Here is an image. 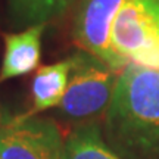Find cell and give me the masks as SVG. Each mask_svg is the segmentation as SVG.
Wrapping results in <instances>:
<instances>
[{
  "mask_svg": "<svg viewBox=\"0 0 159 159\" xmlns=\"http://www.w3.org/2000/svg\"><path fill=\"white\" fill-rule=\"evenodd\" d=\"M103 136L122 159H159V71L130 63L119 72Z\"/></svg>",
  "mask_w": 159,
  "mask_h": 159,
  "instance_id": "cell-1",
  "label": "cell"
},
{
  "mask_svg": "<svg viewBox=\"0 0 159 159\" xmlns=\"http://www.w3.org/2000/svg\"><path fill=\"white\" fill-rule=\"evenodd\" d=\"M111 46L125 65L159 71V0H124Z\"/></svg>",
  "mask_w": 159,
  "mask_h": 159,
  "instance_id": "cell-2",
  "label": "cell"
},
{
  "mask_svg": "<svg viewBox=\"0 0 159 159\" xmlns=\"http://www.w3.org/2000/svg\"><path fill=\"white\" fill-rule=\"evenodd\" d=\"M71 59L69 83L57 109L65 118L80 124L89 122V119L108 111L119 72L83 50L72 55Z\"/></svg>",
  "mask_w": 159,
  "mask_h": 159,
  "instance_id": "cell-3",
  "label": "cell"
},
{
  "mask_svg": "<svg viewBox=\"0 0 159 159\" xmlns=\"http://www.w3.org/2000/svg\"><path fill=\"white\" fill-rule=\"evenodd\" d=\"M65 139L49 118L22 115L0 128V159H63Z\"/></svg>",
  "mask_w": 159,
  "mask_h": 159,
  "instance_id": "cell-4",
  "label": "cell"
},
{
  "mask_svg": "<svg viewBox=\"0 0 159 159\" xmlns=\"http://www.w3.org/2000/svg\"><path fill=\"white\" fill-rule=\"evenodd\" d=\"M124 0H80L72 35L81 50L90 53L116 72L127 66L112 50L111 34Z\"/></svg>",
  "mask_w": 159,
  "mask_h": 159,
  "instance_id": "cell-5",
  "label": "cell"
},
{
  "mask_svg": "<svg viewBox=\"0 0 159 159\" xmlns=\"http://www.w3.org/2000/svg\"><path fill=\"white\" fill-rule=\"evenodd\" d=\"M46 24H37L21 33L5 34V53L0 68V83L33 72L41 57V35Z\"/></svg>",
  "mask_w": 159,
  "mask_h": 159,
  "instance_id": "cell-6",
  "label": "cell"
},
{
  "mask_svg": "<svg viewBox=\"0 0 159 159\" xmlns=\"http://www.w3.org/2000/svg\"><path fill=\"white\" fill-rule=\"evenodd\" d=\"M72 69L71 56L61 62L40 66L33 78L31 94L33 108L27 115H35L50 108H57L62 102Z\"/></svg>",
  "mask_w": 159,
  "mask_h": 159,
  "instance_id": "cell-7",
  "label": "cell"
},
{
  "mask_svg": "<svg viewBox=\"0 0 159 159\" xmlns=\"http://www.w3.org/2000/svg\"><path fill=\"white\" fill-rule=\"evenodd\" d=\"M63 159H122L109 146L100 127L94 122L75 125L65 137Z\"/></svg>",
  "mask_w": 159,
  "mask_h": 159,
  "instance_id": "cell-8",
  "label": "cell"
},
{
  "mask_svg": "<svg viewBox=\"0 0 159 159\" xmlns=\"http://www.w3.org/2000/svg\"><path fill=\"white\" fill-rule=\"evenodd\" d=\"M74 0H9V11L19 25L33 27L46 24L62 15Z\"/></svg>",
  "mask_w": 159,
  "mask_h": 159,
  "instance_id": "cell-9",
  "label": "cell"
},
{
  "mask_svg": "<svg viewBox=\"0 0 159 159\" xmlns=\"http://www.w3.org/2000/svg\"><path fill=\"white\" fill-rule=\"evenodd\" d=\"M7 121H9V118L6 116V114L3 112V109H2V106H0V128H2V127H3Z\"/></svg>",
  "mask_w": 159,
  "mask_h": 159,
  "instance_id": "cell-10",
  "label": "cell"
}]
</instances>
